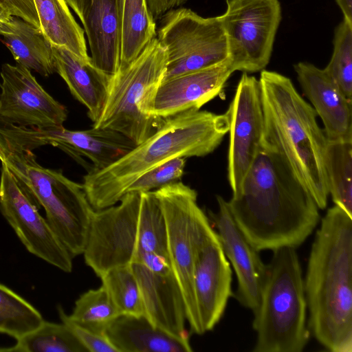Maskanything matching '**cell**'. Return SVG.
Instances as JSON below:
<instances>
[{
	"label": "cell",
	"mask_w": 352,
	"mask_h": 352,
	"mask_svg": "<svg viewBox=\"0 0 352 352\" xmlns=\"http://www.w3.org/2000/svg\"><path fill=\"white\" fill-rule=\"evenodd\" d=\"M12 16H11L4 8L0 6V25L9 22Z\"/></svg>",
	"instance_id": "41"
},
{
	"label": "cell",
	"mask_w": 352,
	"mask_h": 352,
	"mask_svg": "<svg viewBox=\"0 0 352 352\" xmlns=\"http://www.w3.org/2000/svg\"><path fill=\"white\" fill-rule=\"evenodd\" d=\"M218 211L208 210V217L215 226L221 245L237 278L236 298L245 308L257 309L266 266L256 250L235 223L228 201L217 196Z\"/></svg>",
	"instance_id": "17"
},
{
	"label": "cell",
	"mask_w": 352,
	"mask_h": 352,
	"mask_svg": "<svg viewBox=\"0 0 352 352\" xmlns=\"http://www.w3.org/2000/svg\"><path fill=\"white\" fill-rule=\"evenodd\" d=\"M233 72L228 58L217 65L163 80L155 95V114L166 119L186 111L199 110L221 92Z\"/></svg>",
	"instance_id": "18"
},
{
	"label": "cell",
	"mask_w": 352,
	"mask_h": 352,
	"mask_svg": "<svg viewBox=\"0 0 352 352\" xmlns=\"http://www.w3.org/2000/svg\"><path fill=\"white\" fill-rule=\"evenodd\" d=\"M140 252H153L168 257L166 222L153 191L140 193L138 253Z\"/></svg>",
	"instance_id": "31"
},
{
	"label": "cell",
	"mask_w": 352,
	"mask_h": 352,
	"mask_svg": "<svg viewBox=\"0 0 352 352\" xmlns=\"http://www.w3.org/2000/svg\"><path fill=\"white\" fill-rule=\"evenodd\" d=\"M100 278L121 315L144 316L140 286L131 265L113 268Z\"/></svg>",
	"instance_id": "32"
},
{
	"label": "cell",
	"mask_w": 352,
	"mask_h": 352,
	"mask_svg": "<svg viewBox=\"0 0 352 352\" xmlns=\"http://www.w3.org/2000/svg\"><path fill=\"white\" fill-rule=\"evenodd\" d=\"M219 19L234 72L253 73L268 65L282 19L279 0H226Z\"/></svg>",
	"instance_id": "10"
},
{
	"label": "cell",
	"mask_w": 352,
	"mask_h": 352,
	"mask_svg": "<svg viewBox=\"0 0 352 352\" xmlns=\"http://www.w3.org/2000/svg\"><path fill=\"white\" fill-rule=\"evenodd\" d=\"M44 321L32 305L0 283V333L18 339Z\"/></svg>",
	"instance_id": "30"
},
{
	"label": "cell",
	"mask_w": 352,
	"mask_h": 352,
	"mask_svg": "<svg viewBox=\"0 0 352 352\" xmlns=\"http://www.w3.org/2000/svg\"><path fill=\"white\" fill-rule=\"evenodd\" d=\"M228 204L237 226L258 252L296 248L320 219L313 197L281 156L265 143Z\"/></svg>",
	"instance_id": "1"
},
{
	"label": "cell",
	"mask_w": 352,
	"mask_h": 352,
	"mask_svg": "<svg viewBox=\"0 0 352 352\" xmlns=\"http://www.w3.org/2000/svg\"><path fill=\"white\" fill-rule=\"evenodd\" d=\"M232 272L218 234L201 208L195 236L194 292L203 333L219 322L232 296Z\"/></svg>",
	"instance_id": "12"
},
{
	"label": "cell",
	"mask_w": 352,
	"mask_h": 352,
	"mask_svg": "<svg viewBox=\"0 0 352 352\" xmlns=\"http://www.w3.org/2000/svg\"><path fill=\"white\" fill-rule=\"evenodd\" d=\"M153 192L164 217L168 256L182 294L187 322L192 333L202 335L194 292L197 193L180 181Z\"/></svg>",
	"instance_id": "9"
},
{
	"label": "cell",
	"mask_w": 352,
	"mask_h": 352,
	"mask_svg": "<svg viewBox=\"0 0 352 352\" xmlns=\"http://www.w3.org/2000/svg\"><path fill=\"white\" fill-rule=\"evenodd\" d=\"M226 113L189 110L166 118L157 130L109 166L91 169L82 184L95 210L116 205L150 169L175 157H204L228 133Z\"/></svg>",
	"instance_id": "3"
},
{
	"label": "cell",
	"mask_w": 352,
	"mask_h": 352,
	"mask_svg": "<svg viewBox=\"0 0 352 352\" xmlns=\"http://www.w3.org/2000/svg\"><path fill=\"white\" fill-rule=\"evenodd\" d=\"M140 193L127 192L118 206L95 210L83 251L85 262L102 276L131 265L138 251Z\"/></svg>",
	"instance_id": "11"
},
{
	"label": "cell",
	"mask_w": 352,
	"mask_h": 352,
	"mask_svg": "<svg viewBox=\"0 0 352 352\" xmlns=\"http://www.w3.org/2000/svg\"><path fill=\"white\" fill-rule=\"evenodd\" d=\"M342 12L343 18L352 23V0H335Z\"/></svg>",
	"instance_id": "40"
},
{
	"label": "cell",
	"mask_w": 352,
	"mask_h": 352,
	"mask_svg": "<svg viewBox=\"0 0 352 352\" xmlns=\"http://www.w3.org/2000/svg\"><path fill=\"white\" fill-rule=\"evenodd\" d=\"M333 46L331 58L324 69L352 100V23L343 18L336 27Z\"/></svg>",
	"instance_id": "33"
},
{
	"label": "cell",
	"mask_w": 352,
	"mask_h": 352,
	"mask_svg": "<svg viewBox=\"0 0 352 352\" xmlns=\"http://www.w3.org/2000/svg\"><path fill=\"white\" fill-rule=\"evenodd\" d=\"M15 345L0 349L13 352H87L65 323L43 321L40 326L16 339Z\"/></svg>",
	"instance_id": "28"
},
{
	"label": "cell",
	"mask_w": 352,
	"mask_h": 352,
	"mask_svg": "<svg viewBox=\"0 0 352 352\" xmlns=\"http://www.w3.org/2000/svg\"><path fill=\"white\" fill-rule=\"evenodd\" d=\"M0 133L11 144L32 151L50 144L58 147L76 159L88 158L92 169L104 168L130 151L135 144L114 130L92 126L83 131H72L63 126L47 128L0 126Z\"/></svg>",
	"instance_id": "13"
},
{
	"label": "cell",
	"mask_w": 352,
	"mask_h": 352,
	"mask_svg": "<svg viewBox=\"0 0 352 352\" xmlns=\"http://www.w3.org/2000/svg\"><path fill=\"white\" fill-rule=\"evenodd\" d=\"M58 315L62 322L67 325L87 351L118 352L105 334L96 333L71 319L69 315L61 307H58Z\"/></svg>",
	"instance_id": "35"
},
{
	"label": "cell",
	"mask_w": 352,
	"mask_h": 352,
	"mask_svg": "<svg viewBox=\"0 0 352 352\" xmlns=\"http://www.w3.org/2000/svg\"><path fill=\"white\" fill-rule=\"evenodd\" d=\"M304 287L308 327L331 352L352 351V217L335 205L321 219Z\"/></svg>",
	"instance_id": "2"
},
{
	"label": "cell",
	"mask_w": 352,
	"mask_h": 352,
	"mask_svg": "<svg viewBox=\"0 0 352 352\" xmlns=\"http://www.w3.org/2000/svg\"><path fill=\"white\" fill-rule=\"evenodd\" d=\"M324 168L329 195L352 217V140H327Z\"/></svg>",
	"instance_id": "27"
},
{
	"label": "cell",
	"mask_w": 352,
	"mask_h": 352,
	"mask_svg": "<svg viewBox=\"0 0 352 352\" xmlns=\"http://www.w3.org/2000/svg\"><path fill=\"white\" fill-rule=\"evenodd\" d=\"M40 28L52 46L67 49L89 60L84 30L72 14L65 0H33Z\"/></svg>",
	"instance_id": "25"
},
{
	"label": "cell",
	"mask_w": 352,
	"mask_h": 352,
	"mask_svg": "<svg viewBox=\"0 0 352 352\" xmlns=\"http://www.w3.org/2000/svg\"><path fill=\"white\" fill-rule=\"evenodd\" d=\"M55 72L66 82L72 96L87 109L93 123L104 110L112 76L84 60L65 48L52 46Z\"/></svg>",
	"instance_id": "21"
},
{
	"label": "cell",
	"mask_w": 352,
	"mask_h": 352,
	"mask_svg": "<svg viewBox=\"0 0 352 352\" xmlns=\"http://www.w3.org/2000/svg\"><path fill=\"white\" fill-rule=\"evenodd\" d=\"M120 315L107 289L101 285L80 296L69 317L90 330L104 334L106 329Z\"/></svg>",
	"instance_id": "29"
},
{
	"label": "cell",
	"mask_w": 352,
	"mask_h": 352,
	"mask_svg": "<svg viewBox=\"0 0 352 352\" xmlns=\"http://www.w3.org/2000/svg\"><path fill=\"white\" fill-rule=\"evenodd\" d=\"M37 207L8 168L1 164V214L30 253L65 272H71L72 256Z\"/></svg>",
	"instance_id": "15"
},
{
	"label": "cell",
	"mask_w": 352,
	"mask_h": 352,
	"mask_svg": "<svg viewBox=\"0 0 352 352\" xmlns=\"http://www.w3.org/2000/svg\"><path fill=\"white\" fill-rule=\"evenodd\" d=\"M149 11L155 21L168 10L179 8L188 0H146Z\"/></svg>",
	"instance_id": "38"
},
{
	"label": "cell",
	"mask_w": 352,
	"mask_h": 352,
	"mask_svg": "<svg viewBox=\"0 0 352 352\" xmlns=\"http://www.w3.org/2000/svg\"><path fill=\"white\" fill-rule=\"evenodd\" d=\"M307 301L300 263L295 248L273 250L266 266L259 305L252 327L254 352H301L309 342Z\"/></svg>",
	"instance_id": "6"
},
{
	"label": "cell",
	"mask_w": 352,
	"mask_h": 352,
	"mask_svg": "<svg viewBox=\"0 0 352 352\" xmlns=\"http://www.w3.org/2000/svg\"><path fill=\"white\" fill-rule=\"evenodd\" d=\"M133 263H140L159 274H168L173 272L168 257L157 253L138 252Z\"/></svg>",
	"instance_id": "37"
},
{
	"label": "cell",
	"mask_w": 352,
	"mask_h": 352,
	"mask_svg": "<svg viewBox=\"0 0 352 352\" xmlns=\"http://www.w3.org/2000/svg\"><path fill=\"white\" fill-rule=\"evenodd\" d=\"M116 4L120 26V69L156 37L157 26L146 0H116Z\"/></svg>",
	"instance_id": "26"
},
{
	"label": "cell",
	"mask_w": 352,
	"mask_h": 352,
	"mask_svg": "<svg viewBox=\"0 0 352 352\" xmlns=\"http://www.w3.org/2000/svg\"><path fill=\"white\" fill-rule=\"evenodd\" d=\"M92 64L113 76L120 63V26L116 0H91L83 19Z\"/></svg>",
	"instance_id": "22"
},
{
	"label": "cell",
	"mask_w": 352,
	"mask_h": 352,
	"mask_svg": "<svg viewBox=\"0 0 352 352\" xmlns=\"http://www.w3.org/2000/svg\"><path fill=\"white\" fill-rule=\"evenodd\" d=\"M226 113L229 121L228 179L234 195L264 144L261 87L256 77L243 73Z\"/></svg>",
	"instance_id": "14"
},
{
	"label": "cell",
	"mask_w": 352,
	"mask_h": 352,
	"mask_svg": "<svg viewBox=\"0 0 352 352\" xmlns=\"http://www.w3.org/2000/svg\"><path fill=\"white\" fill-rule=\"evenodd\" d=\"M0 36L17 64L43 76L55 72L52 45L40 28L12 16L9 22L0 25Z\"/></svg>",
	"instance_id": "24"
},
{
	"label": "cell",
	"mask_w": 352,
	"mask_h": 352,
	"mask_svg": "<svg viewBox=\"0 0 352 352\" xmlns=\"http://www.w3.org/2000/svg\"><path fill=\"white\" fill-rule=\"evenodd\" d=\"M118 352H191L190 341L155 327L144 316L120 315L104 331Z\"/></svg>",
	"instance_id": "23"
},
{
	"label": "cell",
	"mask_w": 352,
	"mask_h": 352,
	"mask_svg": "<svg viewBox=\"0 0 352 352\" xmlns=\"http://www.w3.org/2000/svg\"><path fill=\"white\" fill-rule=\"evenodd\" d=\"M166 65V49L155 37L112 76L104 110L92 126L114 130L135 145L153 135L165 120L155 114L154 102Z\"/></svg>",
	"instance_id": "7"
},
{
	"label": "cell",
	"mask_w": 352,
	"mask_h": 352,
	"mask_svg": "<svg viewBox=\"0 0 352 352\" xmlns=\"http://www.w3.org/2000/svg\"><path fill=\"white\" fill-rule=\"evenodd\" d=\"M0 75V126H63L67 108L42 87L30 69L17 63H5Z\"/></svg>",
	"instance_id": "16"
},
{
	"label": "cell",
	"mask_w": 352,
	"mask_h": 352,
	"mask_svg": "<svg viewBox=\"0 0 352 352\" xmlns=\"http://www.w3.org/2000/svg\"><path fill=\"white\" fill-rule=\"evenodd\" d=\"M156 38L167 54L163 80L228 58L219 16L205 18L186 8L170 10L160 18Z\"/></svg>",
	"instance_id": "8"
},
{
	"label": "cell",
	"mask_w": 352,
	"mask_h": 352,
	"mask_svg": "<svg viewBox=\"0 0 352 352\" xmlns=\"http://www.w3.org/2000/svg\"><path fill=\"white\" fill-rule=\"evenodd\" d=\"M258 80L264 143L281 156L318 208L325 209L329 195L324 168L327 139L315 110L288 77L263 69Z\"/></svg>",
	"instance_id": "4"
},
{
	"label": "cell",
	"mask_w": 352,
	"mask_h": 352,
	"mask_svg": "<svg viewBox=\"0 0 352 352\" xmlns=\"http://www.w3.org/2000/svg\"><path fill=\"white\" fill-rule=\"evenodd\" d=\"M0 162L37 206L71 256L82 254L94 210L82 184L44 168L30 150L13 145L0 133Z\"/></svg>",
	"instance_id": "5"
},
{
	"label": "cell",
	"mask_w": 352,
	"mask_h": 352,
	"mask_svg": "<svg viewBox=\"0 0 352 352\" xmlns=\"http://www.w3.org/2000/svg\"><path fill=\"white\" fill-rule=\"evenodd\" d=\"M131 266L140 286L144 317L155 327L190 341L184 302L173 272L156 274L140 263H132Z\"/></svg>",
	"instance_id": "20"
},
{
	"label": "cell",
	"mask_w": 352,
	"mask_h": 352,
	"mask_svg": "<svg viewBox=\"0 0 352 352\" xmlns=\"http://www.w3.org/2000/svg\"><path fill=\"white\" fill-rule=\"evenodd\" d=\"M65 1L82 21L91 0H65Z\"/></svg>",
	"instance_id": "39"
},
{
	"label": "cell",
	"mask_w": 352,
	"mask_h": 352,
	"mask_svg": "<svg viewBox=\"0 0 352 352\" xmlns=\"http://www.w3.org/2000/svg\"><path fill=\"white\" fill-rule=\"evenodd\" d=\"M185 157H175L150 169L128 188L127 192H146L179 182L184 173Z\"/></svg>",
	"instance_id": "34"
},
{
	"label": "cell",
	"mask_w": 352,
	"mask_h": 352,
	"mask_svg": "<svg viewBox=\"0 0 352 352\" xmlns=\"http://www.w3.org/2000/svg\"><path fill=\"white\" fill-rule=\"evenodd\" d=\"M0 6L11 16H18L40 28L33 0H0Z\"/></svg>",
	"instance_id": "36"
},
{
	"label": "cell",
	"mask_w": 352,
	"mask_h": 352,
	"mask_svg": "<svg viewBox=\"0 0 352 352\" xmlns=\"http://www.w3.org/2000/svg\"><path fill=\"white\" fill-rule=\"evenodd\" d=\"M297 79L324 125L327 140H352V100L324 69L307 62L294 65Z\"/></svg>",
	"instance_id": "19"
}]
</instances>
